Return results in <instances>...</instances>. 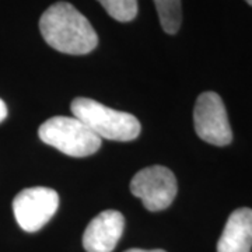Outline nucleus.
<instances>
[{"mask_svg": "<svg viewBox=\"0 0 252 252\" xmlns=\"http://www.w3.org/2000/svg\"><path fill=\"white\" fill-rule=\"evenodd\" d=\"M39 139L70 157H87L101 147V139L74 117H54L38 130Z\"/></svg>", "mask_w": 252, "mask_h": 252, "instance_id": "nucleus-3", "label": "nucleus"}, {"mask_svg": "<svg viewBox=\"0 0 252 252\" xmlns=\"http://www.w3.org/2000/svg\"><path fill=\"white\" fill-rule=\"evenodd\" d=\"M252 209L241 207L233 212L217 243V252H251Z\"/></svg>", "mask_w": 252, "mask_h": 252, "instance_id": "nucleus-8", "label": "nucleus"}, {"mask_svg": "<svg viewBox=\"0 0 252 252\" xmlns=\"http://www.w3.org/2000/svg\"><path fill=\"white\" fill-rule=\"evenodd\" d=\"M162 30L167 34H177L182 23L181 0H154Z\"/></svg>", "mask_w": 252, "mask_h": 252, "instance_id": "nucleus-9", "label": "nucleus"}, {"mask_svg": "<svg viewBox=\"0 0 252 252\" xmlns=\"http://www.w3.org/2000/svg\"><path fill=\"white\" fill-rule=\"evenodd\" d=\"M114 20L119 23H129L137 16V0H98Z\"/></svg>", "mask_w": 252, "mask_h": 252, "instance_id": "nucleus-10", "label": "nucleus"}, {"mask_svg": "<svg viewBox=\"0 0 252 252\" xmlns=\"http://www.w3.org/2000/svg\"><path fill=\"white\" fill-rule=\"evenodd\" d=\"M193 124L198 136L207 143L227 146L233 140L227 111L221 97L213 93H202L193 109Z\"/></svg>", "mask_w": 252, "mask_h": 252, "instance_id": "nucleus-5", "label": "nucleus"}, {"mask_svg": "<svg viewBox=\"0 0 252 252\" xmlns=\"http://www.w3.org/2000/svg\"><path fill=\"white\" fill-rule=\"evenodd\" d=\"M73 115L99 139L117 142L135 140L140 135V122L132 114L117 111L91 98L79 97L70 105Z\"/></svg>", "mask_w": 252, "mask_h": 252, "instance_id": "nucleus-2", "label": "nucleus"}, {"mask_svg": "<svg viewBox=\"0 0 252 252\" xmlns=\"http://www.w3.org/2000/svg\"><path fill=\"white\" fill-rule=\"evenodd\" d=\"M59 207V195L56 190L45 187L23 189L13 200V212L18 225L27 231L35 233L54 217Z\"/></svg>", "mask_w": 252, "mask_h": 252, "instance_id": "nucleus-6", "label": "nucleus"}, {"mask_svg": "<svg viewBox=\"0 0 252 252\" xmlns=\"http://www.w3.org/2000/svg\"><path fill=\"white\" fill-rule=\"evenodd\" d=\"M42 38L51 48L67 55H87L98 45L90 21L67 1H58L39 18Z\"/></svg>", "mask_w": 252, "mask_h": 252, "instance_id": "nucleus-1", "label": "nucleus"}, {"mask_svg": "<svg viewBox=\"0 0 252 252\" xmlns=\"http://www.w3.org/2000/svg\"><path fill=\"white\" fill-rule=\"evenodd\" d=\"M245 1H247V3H248L250 6H252V0H245Z\"/></svg>", "mask_w": 252, "mask_h": 252, "instance_id": "nucleus-13", "label": "nucleus"}, {"mask_svg": "<svg viewBox=\"0 0 252 252\" xmlns=\"http://www.w3.org/2000/svg\"><path fill=\"white\" fill-rule=\"evenodd\" d=\"M177 178L171 170L162 165L143 168L130 181V192L142 199L150 212H160L171 206L177 196Z\"/></svg>", "mask_w": 252, "mask_h": 252, "instance_id": "nucleus-4", "label": "nucleus"}, {"mask_svg": "<svg viewBox=\"0 0 252 252\" xmlns=\"http://www.w3.org/2000/svg\"><path fill=\"white\" fill-rule=\"evenodd\" d=\"M125 219L117 210H105L91 220L84 235L83 245L87 252H112L122 237Z\"/></svg>", "mask_w": 252, "mask_h": 252, "instance_id": "nucleus-7", "label": "nucleus"}, {"mask_svg": "<svg viewBox=\"0 0 252 252\" xmlns=\"http://www.w3.org/2000/svg\"><path fill=\"white\" fill-rule=\"evenodd\" d=\"M7 117V107L3 102V99H0V122H3Z\"/></svg>", "mask_w": 252, "mask_h": 252, "instance_id": "nucleus-11", "label": "nucleus"}, {"mask_svg": "<svg viewBox=\"0 0 252 252\" xmlns=\"http://www.w3.org/2000/svg\"><path fill=\"white\" fill-rule=\"evenodd\" d=\"M125 252H165L162 251V250H150V251H147V250H139V248H132V250H127Z\"/></svg>", "mask_w": 252, "mask_h": 252, "instance_id": "nucleus-12", "label": "nucleus"}]
</instances>
